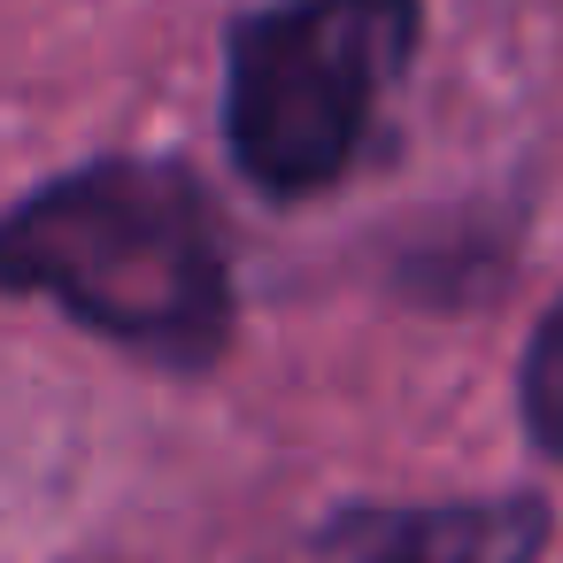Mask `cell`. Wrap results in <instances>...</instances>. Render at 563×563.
Returning a JSON list of instances; mask_svg holds the SVG:
<instances>
[{"label": "cell", "instance_id": "obj_1", "mask_svg": "<svg viewBox=\"0 0 563 563\" xmlns=\"http://www.w3.org/2000/svg\"><path fill=\"white\" fill-rule=\"evenodd\" d=\"M0 294L63 301L117 347L201 371L232 340V263L178 163H93L0 217Z\"/></svg>", "mask_w": 563, "mask_h": 563}, {"label": "cell", "instance_id": "obj_2", "mask_svg": "<svg viewBox=\"0 0 563 563\" xmlns=\"http://www.w3.org/2000/svg\"><path fill=\"white\" fill-rule=\"evenodd\" d=\"M417 47V0H278L232 32L224 132L240 170L294 201L324 194Z\"/></svg>", "mask_w": 563, "mask_h": 563}, {"label": "cell", "instance_id": "obj_3", "mask_svg": "<svg viewBox=\"0 0 563 563\" xmlns=\"http://www.w3.org/2000/svg\"><path fill=\"white\" fill-rule=\"evenodd\" d=\"M548 548V501L501 494V501H371L340 509L317 532L324 563H532Z\"/></svg>", "mask_w": 563, "mask_h": 563}, {"label": "cell", "instance_id": "obj_4", "mask_svg": "<svg viewBox=\"0 0 563 563\" xmlns=\"http://www.w3.org/2000/svg\"><path fill=\"white\" fill-rule=\"evenodd\" d=\"M517 394H525V432H532L548 455H563V301L540 317V332H532V347H525Z\"/></svg>", "mask_w": 563, "mask_h": 563}]
</instances>
